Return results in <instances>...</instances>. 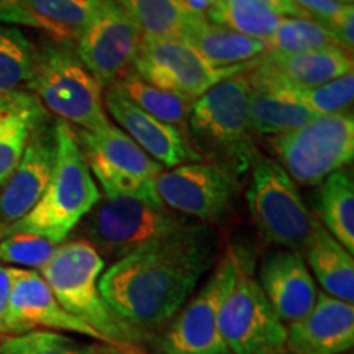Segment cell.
<instances>
[{
  "label": "cell",
  "mask_w": 354,
  "mask_h": 354,
  "mask_svg": "<svg viewBox=\"0 0 354 354\" xmlns=\"http://www.w3.org/2000/svg\"><path fill=\"white\" fill-rule=\"evenodd\" d=\"M187 216L140 198L104 196L88 214L86 240L102 258L115 261L196 227Z\"/></svg>",
  "instance_id": "6"
},
{
  "label": "cell",
  "mask_w": 354,
  "mask_h": 354,
  "mask_svg": "<svg viewBox=\"0 0 354 354\" xmlns=\"http://www.w3.org/2000/svg\"><path fill=\"white\" fill-rule=\"evenodd\" d=\"M250 94L246 71L233 74L194 100L187 122V140L198 159L221 167L236 180L258 158Z\"/></svg>",
  "instance_id": "2"
},
{
  "label": "cell",
  "mask_w": 354,
  "mask_h": 354,
  "mask_svg": "<svg viewBox=\"0 0 354 354\" xmlns=\"http://www.w3.org/2000/svg\"><path fill=\"white\" fill-rule=\"evenodd\" d=\"M339 2H344V3H353V0H339Z\"/></svg>",
  "instance_id": "40"
},
{
  "label": "cell",
  "mask_w": 354,
  "mask_h": 354,
  "mask_svg": "<svg viewBox=\"0 0 354 354\" xmlns=\"http://www.w3.org/2000/svg\"><path fill=\"white\" fill-rule=\"evenodd\" d=\"M105 259L87 240L61 243L41 276L61 307L87 323L105 342L120 349H138L145 338L105 302L99 289Z\"/></svg>",
  "instance_id": "4"
},
{
  "label": "cell",
  "mask_w": 354,
  "mask_h": 354,
  "mask_svg": "<svg viewBox=\"0 0 354 354\" xmlns=\"http://www.w3.org/2000/svg\"><path fill=\"white\" fill-rule=\"evenodd\" d=\"M180 2H183L190 12L196 13V15L205 17V13L214 7L216 0H180Z\"/></svg>",
  "instance_id": "39"
},
{
  "label": "cell",
  "mask_w": 354,
  "mask_h": 354,
  "mask_svg": "<svg viewBox=\"0 0 354 354\" xmlns=\"http://www.w3.org/2000/svg\"><path fill=\"white\" fill-rule=\"evenodd\" d=\"M300 254L325 294L346 304L354 302L353 254L326 232L320 220H315L313 232Z\"/></svg>",
  "instance_id": "22"
},
{
  "label": "cell",
  "mask_w": 354,
  "mask_h": 354,
  "mask_svg": "<svg viewBox=\"0 0 354 354\" xmlns=\"http://www.w3.org/2000/svg\"><path fill=\"white\" fill-rule=\"evenodd\" d=\"M292 2L302 8L310 19L320 21V24L330 21L344 7V2H339V0H292Z\"/></svg>",
  "instance_id": "37"
},
{
  "label": "cell",
  "mask_w": 354,
  "mask_h": 354,
  "mask_svg": "<svg viewBox=\"0 0 354 354\" xmlns=\"http://www.w3.org/2000/svg\"><path fill=\"white\" fill-rule=\"evenodd\" d=\"M266 43H268V51L284 53V55H299V53L330 50V48L343 50L328 28L320 21L292 19V17L282 19L276 32L271 38L266 39Z\"/></svg>",
  "instance_id": "32"
},
{
  "label": "cell",
  "mask_w": 354,
  "mask_h": 354,
  "mask_svg": "<svg viewBox=\"0 0 354 354\" xmlns=\"http://www.w3.org/2000/svg\"><path fill=\"white\" fill-rule=\"evenodd\" d=\"M13 269L8 266H0V339L10 336L8 328V302L13 284Z\"/></svg>",
  "instance_id": "38"
},
{
  "label": "cell",
  "mask_w": 354,
  "mask_h": 354,
  "mask_svg": "<svg viewBox=\"0 0 354 354\" xmlns=\"http://www.w3.org/2000/svg\"><path fill=\"white\" fill-rule=\"evenodd\" d=\"M56 159L55 125L43 123L26 146L19 166L0 187V230L28 214L50 183Z\"/></svg>",
  "instance_id": "17"
},
{
  "label": "cell",
  "mask_w": 354,
  "mask_h": 354,
  "mask_svg": "<svg viewBox=\"0 0 354 354\" xmlns=\"http://www.w3.org/2000/svg\"><path fill=\"white\" fill-rule=\"evenodd\" d=\"M46 112L30 91L0 95V187L19 166L35 131L46 123Z\"/></svg>",
  "instance_id": "21"
},
{
  "label": "cell",
  "mask_w": 354,
  "mask_h": 354,
  "mask_svg": "<svg viewBox=\"0 0 354 354\" xmlns=\"http://www.w3.org/2000/svg\"><path fill=\"white\" fill-rule=\"evenodd\" d=\"M0 24L21 25L38 30L37 21L26 8L25 0H0Z\"/></svg>",
  "instance_id": "36"
},
{
  "label": "cell",
  "mask_w": 354,
  "mask_h": 354,
  "mask_svg": "<svg viewBox=\"0 0 354 354\" xmlns=\"http://www.w3.org/2000/svg\"><path fill=\"white\" fill-rule=\"evenodd\" d=\"M318 209L326 232L353 254L354 183L346 171H336L320 184Z\"/></svg>",
  "instance_id": "28"
},
{
  "label": "cell",
  "mask_w": 354,
  "mask_h": 354,
  "mask_svg": "<svg viewBox=\"0 0 354 354\" xmlns=\"http://www.w3.org/2000/svg\"><path fill=\"white\" fill-rule=\"evenodd\" d=\"M354 344V307L318 292L317 302L307 315L287 328L286 351L289 354H342Z\"/></svg>",
  "instance_id": "19"
},
{
  "label": "cell",
  "mask_w": 354,
  "mask_h": 354,
  "mask_svg": "<svg viewBox=\"0 0 354 354\" xmlns=\"http://www.w3.org/2000/svg\"><path fill=\"white\" fill-rule=\"evenodd\" d=\"M240 183L210 162L187 165L162 171L156 192L167 209L203 223H216L233 209Z\"/></svg>",
  "instance_id": "13"
},
{
  "label": "cell",
  "mask_w": 354,
  "mask_h": 354,
  "mask_svg": "<svg viewBox=\"0 0 354 354\" xmlns=\"http://www.w3.org/2000/svg\"><path fill=\"white\" fill-rule=\"evenodd\" d=\"M353 73V57L339 48L299 55L266 51L246 69L251 88L292 92L307 91Z\"/></svg>",
  "instance_id": "15"
},
{
  "label": "cell",
  "mask_w": 354,
  "mask_h": 354,
  "mask_svg": "<svg viewBox=\"0 0 354 354\" xmlns=\"http://www.w3.org/2000/svg\"><path fill=\"white\" fill-rule=\"evenodd\" d=\"M104 107L120 130L161 166L177 167L201 161L183 131L159 122L112 88L104 94Z\"/></svg>",
  "instance_id": "18"
},
{
  "label": "cell",
  "mask_w": 354,
  "mask_h": 354,
  "mask_svg": "<svg viewBox=\"0 0 354 354\" xmlns=\"http://www.w3.org/2000/svg\"><path fill=\"white\" fill-rule=\"evenodd\" d=\"M286 15L292 19H310L292 0H216L205 13V19L266 41L272 37Z\"/></svg>",
  "instance_id": "23"
},
{
  "label": "cell",
  "mask_w": 354,
  "mask_h": 354,
  "mask_svg": "<svg viewBox=\"0 0 354 354\" xmlns=\"http://www.w3.org/2000/svg\"><path fill=\"white\" fill-rule=\"evenodd\" d=\"M107 88H112L117 94L123 95L131 104H135L136 107H140L143 112L158 118L159 122L177 128L187 136V122L194 104L192 99L154 87L143 81L133 71Z\"/></svg>",
  "instance_id": "27"
},
{
  "label": "cell",
  "mask_w": 354,
  "mask_h": 354,
  "mask_svg": "<svg viewBox=\"0 0 354 354\" xmlns=\"http://www.w3.org/2000/svg\"><path fill=\"white\" fill-rule=\"evenodd\" d=\"M8 328L10 336L28 333L38 328L68 331L95 342L107 343L100 333L71 315L61 307L46 281L32 269H13V284L8 302ZM109 344V343H107Z\"/></svg>",
  "instance_id": "16"
},
{
  "label": "cell",
  "mask_w": 354,
  "mask_h": 354,
  "mask_svg": "<svg viewBox=\"0 0 354 354\" xmlns=\"http://www.w3.org/2000/svg\"><path fill=\"white\" fill-rule=\"evenodd\" d=\"M37 48L15 26L0 24V95L26 91L32 81Z\"/></svg>",
  "instance_id": "31"
},
{
  "label": "cell",
  "mask_w": 354,
  "mask_h": 354,
  "mask_svg": "<svg viewBox=\"0 0 354 354\" xmlns=\"http://www.w3.org/2000/svg\"><path fill=\"white\" fill-rule=\"evenodd\" d=\"M94 179L105 196H125L165 205L156 192V179L162 166L149 158L127 133L109 123L97 131L74 130Z\"/></svg>",
  "instance_id": "10"
},
{
  "label": "cell",
  "mask_w": 354,
  "mask_h": 354,
  "mask_svg": "<svg viewBox=\"0 0 354 354\" xmlns=\"http://www.w3.org/2000/svg\"><path fill=\"white\" fill-rule=\"evenodd\" d=\"M258 282L284 323L300 320L317 302L315 279L299 251L276 250L266 254L259 266Z\"/></svg>",
  "instance_id": "20"
},
{
  "label": "cell",
  "mask_w": 354,
  "mask_h": 354,
  "mask_svg": "<svg viewBox=\"0 0 354 354\" xmlns=\"http://www.w3.org/2000/svg\"><path fill=\"white\" fill-rule=\"evenodd\" d=\"M317 118L304 109L289 92L251 88L250 94V122L254 133L259 135H281Z\"/></svg>",
  "instance_id": "29"
},
{
  "label": "cell",
  "mask_w": 354,
  "mask_h": 354,
  "mask_svg": "<svg viewBox=\"0 0 354 354\" xmlns=\"http://www.w3.org/2000/svg\"><path fill=\"white\" fill-rule=\"evenodd\" d=\"M246 202L256 228L268 243L302 251L315 220L290 176L274 159L258 156L246 189Z\"/></svg>",
  "instance_id": "8"
},
{
  "label": "cell",
  "mask_w": 354,
  "mask_h": 354,
  "mask_svg": "<svg viewBox=\"0 0 354 354\" xmlns=\"http://www.w3.org/2000/svg\"><path fill=\"white\" fill-rule=\"evenodd\" d=\"M220 333L232 354H284L287 326L279 318L243 254L236 281L220 310Z\"/></svg>",
  "instance_id": "11"
},
{
  "label": "cell",
  "mask_w": 354,
  "mask_h": 354,
  "mask_svg": "<svg viewBox=\"0 0 354 354\" xmlns=\"http://www.w3.org/2000/svg\"><path fill=\"white\" fill-rule=\"evenodd\" d=\"M143 33L123 8L110 0L79 38L76 53L102 87H110L133 71Z\"/></svg>",
  "instance_id": "14"
},
{
  "label": "cell",
  "mask_w": 354,
  "mask_h": 354,
  "mask_svg": "<svg viewBox=\"0 0 354 354\" xmlns=\"http://www.w3.org/2000/svg\"><path fill=\"white\" fill-rule=\"evenodd\" d=\"M38 30L56 43H77L110 0H25Z\"/></svg>",
  "instance_id": "25"
},
{
  "label": "cell",
  "mask_w": 354,
  "mask_h": 354,
  "mask_svg": "<svg viewBox=\"0 0 354 354\" xmlns=\"http://www.w3.org/2000/svg\"><path fill=\"white\" fill-rule=\"evenodd\" d=\"M251 63L215 68L184 39L143 38L133 73L154 87L196 100L215 84L246 71Z\"/></svg>",
  "instance_id": "12"
},
{
  "label": "cell",
  "mask_w": 354,
  "mask_h": 354,
  "mask_svg": "<svg viewBox=\"0 0 354 354\" xmlns=\"http://www.w3.org/2000/svg\"><path fill=\"white\" fill-rule=\"evenodd\" d=\"M325 25L328 28V32L333 35V38L338 41L339 46L344 51H348L349 55L353 53L354 46V8L353 3H344L343 10L338 15L333 17L330 21H326Z\"/></svg>",
  "instance_id": "35"
},
{
  "label": "cell",
  "mask_w": 354,
  "mask_h": 354,
  "mask_svg": "<svg viewBox=\"0 0 354 354\" xmlns=\"http://www.w3.org/2000/svg\"><path fill=\"white\" fill-rule=\"evenodd\" d=\"M281 167L305 187L320 185L354 158L353 113L323 115L304 127L268 138Z\"/></svg>",
  "instance_id": "7"
},
{
  "label": "cell",
  "mask_w": 354,
  "mask_h": 354,
  "mask_svg": "<svg viewBox=\"0 0 354 354\" xmlns=\"http://www.w3.org/2000/svg\"><path fill=\"white\" fill-rule=\"evenodd\" d=\"M138 25L143 38L183 39L201 19L180 0H113Z\"/></svg>",
  "instance_id": "26"
},
{
  "label": "cell",
  "mask_w": 354,
  "mask_h": 354,
  "mask_svg": "<svg viewBox=\"0 0 354 354\" xmlns=\"http://www.w3.org/2000/svg\"><path fill=\"white\" fill-rule=\"evenodd\" d=\"M243 254L225 250L201 290L158 335L161 354H232L220 333V310L236 281Z\"/></svg>",
  "instance_id": "9"
},
{
  "label": "cell",
  "mask_w": 354,
  "mask_h": 354,
  "mask_svg": "<svg viewBox=\"0 0 354 354\" xmlns=\"http://www.w3.org/2000/svg\"><path fill=\"white\" fill-rule=\"evenodd\" d=\"M59 245L32 233H13L0 238V263L41 269Z\"/></svg>",
  "instance_id": "34"
},
{
  "label": "cell",
  "mask_w": 354,
  "mask_h": 354,
  "mask_svg": "<svg viewBox=\"0 0 354 354\" xmlns=\"http://www.w3.org/2000/svg\"><path fill=\"white\" fill-rule=\"evenodd\" d=\"M43 107L79 130L97 131L110 123L104 107V87L92 76L69 43H44L37 50L32 81Z\"/></svg>",
  "instance_id": "5"
},
{
  "label": "cell",
  "mask_w": 354,
  "mask_h": 354,
  "mask_svg": "<svg viewBox=\"0 0 354 354\" xmlns=\"http://www.w3.org/2000/svg\"><path fill=\"white\" fill-rule=\"evenodd\" d=\"M55 138V167L41 198L24 218L0 230V238L32 233L61 245L100 201V190L82 156L74 128L57 120Z\"/></svg>",
  "instance_id": "3"
},
{
  "label": "cell",
  "mask_w": 354,
  "mask_h": 354,
  "mask_svg": "<svg viewBox=\"0 0 354 354\" xmlns=\"http://www.w3.org/2000/svg\"><path fill=\"white\" fill-rule=\"evenodd\" d=\"M215 68L248 64L268 51L264 39L233 32L201 17L183 38Z\"/></svg>",
  "instance_id": "24"
},
{
  "label": "cell",
  "mask_w": 354,
  "mask_h": 354,
  "mask_svg": "<svg viewBox=\"0 0 354 354\" xmlns=\"http://www.w3.org/2000/svg\"><path fill=\"white\" fill-rule=\"evenodd\" d=\"M214 256L210 228L197 223L115 261L100 276V294L117 315L149 339L187 302Z\"/></svg>",
  "instance_id": "1"
},
{
  "label": "cell",
  "mask_w": 354,
  "mask_h": 354,
  "mask_svg": "<svg viewBox=\"0 0 354 354\" xmlns=\"http://www.w3.org/2000/svg\"><path fill=\"white\" fill-rule=\"evenodd\" d=\"M107 343H86L59 331L35 330L0 339V354H135Z\"/></svg>",
  "instance_id": "30"
},
{
  "label": "cell",
  "mask_w": 354,
  "mask_h": 354,
  "mask_svg": "<svg viewBox=\"0 0 354 354\" xmlns=\"http://www.w3.org/2000/svg\"><path fill=\"white\" fill-rule=\"evenodd\" d=\"M289 94L315 117L348 113V109H351L354 99V74H344L318 87L307 88V91H292Z\"/></svg>",
  "instance_id": "33"
}]
</instances>
